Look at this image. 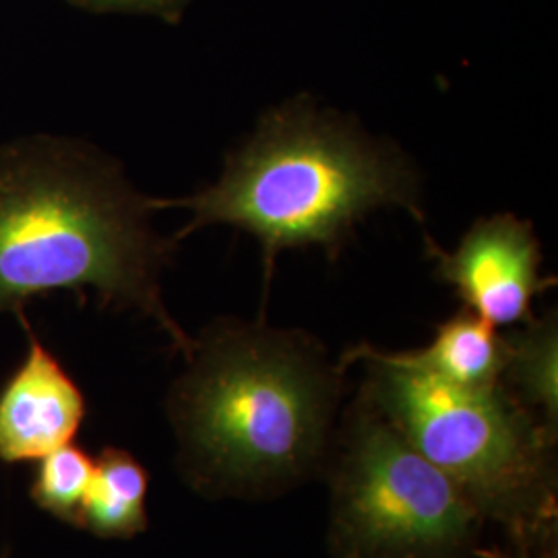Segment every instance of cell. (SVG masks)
<instances>
[{"instance_id":"ba28073f","label":"cell","mask_w":558,"mask_h":558,"mask_svg":"<svg viewBox=\"0 0 558 558\" xmlns=\"http://www.w3.org/2000/svg\"><path fill=\"white\" fill-rule=\"evenodd\" d=\"M403 356L459 387L497 389L511 359V345L497 336L495 325L470 313L440 325L426 350Z\"/></svg>"},{"instance_id":"277c9868","label":"cell","mask_w":558,"mask_h":558,"mask_svg":"<svg viewBox=\"0 0 558 558\" xmlns=\"http://www.w3.org/2000/svg\"><path fill=\"white\" fill-rule=\"evenodd\" d=\"M375 364L373 396L403 439L458 484L470 502L515 513L538 482L532 426L497 389H465L403 354L362 350Z\"/></svg>"},{"instance_id":"5b68a950","label":"cell","mask_w":558,"mask_h":558,"mask_svg":"<svg viewBox=\"0 0 558 558\" xmlns=\"http://www.w3.org/2000/svg\"><path fill=\"white\" fill-rule=\"evenodd\" d=\"M472 509L393 424L360 426L336 493V527L352 557H451L472 534Z\"/></svg>"},{"instance_id":"9c48e42d","label":"cell","mask_w":558,"mask_h":558,"mask_svg":"<svg viewBox=\"0 0 558 558\" xmlns=\"http://www.w3.org/2000/svg\"><path fill=\"white\" fill-rule=\"evenodd\" d=\"M149 476L137 459L122 449H104L96 459L81 527L100 538H131L147 525L145 497Z\"/></svg>"},{"instance_id":"8fae6325","label":"cell","mask_w":558,"mask_h":558,"mask_svg":"<svg viewBox=\"0 0 558 558\" xmlns=\"http://www.w3.org/2000/svg\"><path fill=\"white\" fill-rule=\"evenodd\" d=\"M515 371V379L523 391L548 414L557 416V333L555 325L546 323L532 329L511 345L507 368Z\"/></svg>"},{"instance_id":"4fadbf2b","label":"cell","mask_w":558,"mask_h":558,"mask_svg":"<svg viewBox=\"0 0 558 558\" xmlns=\"http://www.w3.org/2000/svg\"><path fill=\"white\" fill-rule=\"evenodd\" d=\"M495 558H505V557H495Z\"/></svg>"},{"instance_id":"52a82bcc","label":"cell","mask_w":558,"mask_h":558,"mask_svg":"<svg viewBox=\"0 0 558 558\" xmlns=\"http://www.w3.org/2000/svg\"><path fill=\"white\" fill-rule=\"evenodd\" d=\"M27 354L0 389V461L27 463L73 442L87 414L80 385L20 311Z\"/></svg>"},{"instance_id":"3957f363","label":"cell","mask_w":558,"mask_h":558,"mask_svg":"<svg viewBox=\"0 0 558 558\" xmlns=\"http://www.w3.org/2000/svg\"><path fill=\"white\" fill-rule=\"evenodd\" d=\"M331 379L302 341L248 327L203 343L170 399L184 456L205 478L267 484L319 451Z\"/></svg>"},{"instance_id":"6da1fadb","label":"cell","mask_w":558,"mask_h":558,"mask_svg":"<svg viewBox=\"0 0 558 558\" xmlns=\"http://www.w3.org/2000/svg\"><path fill=\"white\" fill-rule=\"evenodd\" d=\"M154 209L160 201L81 143L34 137L0 147V313L92 288L106 304L154 317L191 354L160 299L170 242L154 232Z\"/></svg>"},{"instance_id":"7a4b0ae2","label":"cell","mask_w":558,"mask_h":558,"mask_svg":"<svg viewBox=\"0 0 558 558\" xmlns=\"http://www.w3.org/2000/svg\"><path fill=\"white\" fill-rule=\"evenodd\" d=\"M186 236L211 223L259 239L267 271L279 251L323 246L338 253L352 228L380 207L420 218L416 180L385 145L308 106H290L265 120L221 179L189 199Z\"/></svg>"},{"instance_id":"7c38bea8","label":"cell","mask_w":558,"mask_h":558,"mask_svg":"<svg viewBox=\"0 0 558 558\" xmlns=\"http://www.w3.org/2000/svg\"><path fill=\"white\" fill-rule=\"evenodd\" d=\"M81 7L92 11H145L170 15L179 11L184 0H75Z\"/></svg>"},{"instance_id":"8992f818","label":"cell","mask_w":558,"mask_h":558,"mask_svg":"<svg viewBox=\"0 0 558 558\" xmlns=\"http://www.w3.org/2000/svg\"><path fill=\"white\" fill-rule=\"evenodd\" d=\"M439 276L480 319L513 325L527 317L532 300L550 281L539 278V244L530 223L515 216L478 221L453 253L430 246Z\"/></svg>"},{"instance_id":"30bf717a","label":"cell","mask_w":558,"mask_h":558,"mask_svg":"<svg viewBox=\"0 0 558 558\" xmlns=\"http://www.w3.org/2000/svg\"><path fill=\"white\" fill-rule=\"evenodd\" d=\"M94 472L96 459L89 458L77 445L66 442L38 459L29 497L52 518L81 527V513Z\"/></svg>"}]
</instances>
